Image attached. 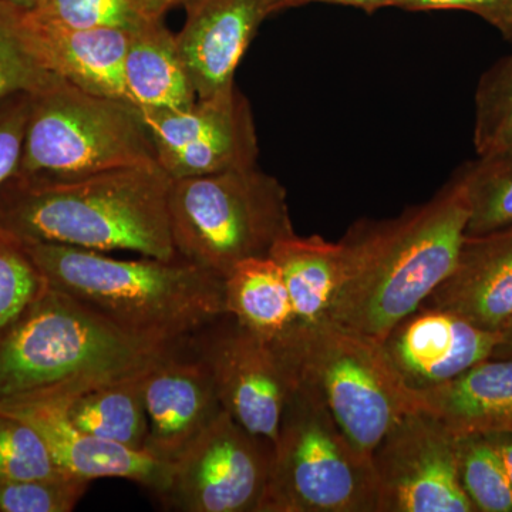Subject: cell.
<instances>
[{"mask_svg": "<svg viewBox=\"0 0 512 512\" xmlns=\"http://www.w3.org/2000/svg\"><path fill=\"white\" fill-rule=\"evenodd\" d=\"M400 8L407 10L457 9L476 13L501 33L510 18L511 0H402Z\"/></svg>", "mask_w": 512, "mask_h": 512, "instance_id": "obj_33", "label": "cell"}, {"mask_svg": "<svg viewBox=\"0 0 512 512\" xmlns=\"http://www.w3.org/2000/svg\"><path fill=\"white\" fill-rule=\"evenodd\" d=\"M29 111V93L0 100V185L18 170Z\"/></svg>", "mask_w": 512, "mask_h": 512, "instance_id": "obj_32", "label": "cell"}, {"mask_svg": "<svg viewBox=\"0 0 512 512\" xmlns=\"http://www.w3.org/2000/svg\"><path fill=\"white\" fill-rule=\"evenodd\" d=\"M427 410L456 437L512 434V359H490L441 386L423 390Z\"/></svg>", "mask_w": 512, "mask_h": 512, "instance_id": "obj_18", "label": "cell"}, {"mask_svg": "<svg viewBox=\"0 0 512 512\" xmlns=\"http://www.w3.org/2000/svg\"><path fill=\"white\" fill-rule=\"evenodd\" d=\"M507 39L512 40V0H511V9H510V18H508V25L507 29H505V32L503 33Z\"/></svg>", "mask_w": 512, "mask_h": 512, "instance_id": "obj_40", "label": "cell"}, {"mask_svg": "<svg viewBox=\"0 0 512 512\" xmlns=\"http://www.w3.org/2000/svg\"><path fill=\"white\" fill-rule=\"evenodd\" d=\"M461 487L476 512H512V485L497 448L485 434L457 437Z\"/></svg>", "mask_w": 512, "mask_h": 512, "instance_id": "obj_25", "label": "cell"}, {"mask_svg": "<svg viewBox=\"0 0 512 512\" xmlns=\"http://www.w3.org/2000/svg\"><path fill=\"white\" fill-rule=\"evenodd\" d=\"M185 2H188V0H185Z\"/></svg>", "mask_w": 512, "mask_h": 512, "instance_id": "obj_41", "label": "cell"}, {"mask_svg": "<svg viewBox=\"0 0 512 512\" xmlns=\"http://www.w3.org/2000/svg\"><path fill=\"white\" fill-rule=\"evenodd\" d=\"M148 433L144 453L174 466L222 412L207 363L185 338L161 350L143 379Z\"/></svg>", "mask_w": 512, "mask_h": 512, "instance_id": "obj_12", "label": "cell"}, {"mask_svg": "<svg viewBox=\"0 0 512 512\" xmlns=\"http://www.w3.org/2000/svg\"><path fill=\"white\" fill-rule=\"evenodd\" d=\"M470 220L460 171L431 200L346 235L348 268L326 322L383 343L457 264Z\"/></svg>", "mask_w": 512, "mask_h": 512, "instance_id": "obj_2", "label": "cell"}, {"mask_svg": "<svg viewBox=\"0 0 512 512\" xmlns=\"http://www.w3.org/2000/svg\"><path fill=\"white\" fill-rule=\"evenodd\" d=\"M491 443L497 448L500 453L501 460H503L505 471H507L508 478L512 485V434L508 433H494L485 434Z\"/></svg>", "mask_w": 512, "mask_h": 512, "instance_id": "obj_37", "label": "cell"}, {"mask_svg": "<svg viewBox=\"0 0 512 512\" xmlns=\"http://www.w3.org/2000/svg\"><path fill=\"white\" fill-rule=\"evenodd\" d=\"M161 165L83 175L23 174L0 185V231L25 242L178 258Z\"/></svg>", "mask_w": 512, "mask_h": 512, "instance_id": "obj_1", "label": "cell"}, {"mask_svg": "<svg viewBox=\"0 0 512 512\" xmlns=\"http://www.w3.org/2000/svg\"><path fill=\"white\" fill-rule=\"evenodd\" d=\"M55 77L37 56L25 13L0 3V100L35 93Z\"/></svg>", "mask_w": 512, "mask_h": 512, "instance_id": "obj_26", "label": "cell"}, {"mask_svg": "<svg viewBox=\"0 0 512 512\" xmlns=\"http://www.w3.org/2000/svg\"><path fill=\"white\" fill-rule=\"evenodd\" d=\"M335 3V5L355 6V8L365 9L367 12H373L387 6H397L400 8L402 0H279L281 10L293 8V6L308 5V3Z\"/></svg>", "mask_w": 512, "mask_h": 512, "instance_id": "obj_35", "label": "cell"}, {"mask_svg": "<svg viewBox=\"0 0 512 512\" xmlns=\"http://www.w3.org/2000/svg\"><path fill=\"white\" fill-rule=\"evenodd\" d=\"M134 5L151 20H163L164 13L177 5H184L185 0H133Z\"/></svg>", "mask_w": 512, "mask_h": 512, "instance_id": "obj_36", "label": "cell"}, {"mask_svg": "<svg viewBox=\"0 0 512 512\" xmlns=\"http://www.w3.org/2000/svg\"><path fill=\"white\" fill-rule=\"evenodd\" d=\"M497 346H495L493 356L495 359H512V318L507 320L500 329H498Z\"/></svg>", "mask_w": 512, "mask_h": 512, "instance_id": "obj_38", "label": "cell"}, {"mask_svg": "<svg viewBox=\"0 0 512 512\" xmlns=\"http://www.w3.org/2000/svg\"><path fill=\"white\" fill-rule=\"evenodd\" d=\"M45 0H0L3 5L12 6L23 13L35 12Z\"/></svg>", "mask_w": 512, "mask_h": 512, "instance_id": "obj_39", "label": "cell"}, {"mask_svg": "<svg viewBox=\"0 0 512 512\" xmlns=\"http://www.w3.org/2000/svg\"><path fill=\"white\" fill-rule=\"evenodd\" d=\"M370 463L379 512H476L458 478L457 437L427 410L397 421Z\"/></svg>", "mask_w": 512, "mask_h": 512, "instance_id": "obj_10", "label": "cell"}, {"mask_svg": "<svg viewBox=\"0 0 512 512\" xmlns=\"http://www.w3.org/2000/svg\"><path fill=\"white\" fill-rule=\"evenodd\" d=\"M225 312L278 352L298 326L284 274L272 256L241 262L224 279Z\"/></svg>", "mask_w": 512, "mask_h": 512, "instance_id": "obj_21", "label": "cell"}, {"mask_svg": "<svg viewBox=\"0 0 512 512\" xmlns=\"http://www.w3.org/2000/svg\"><path fill=\"white\" fill-rule=\"evenodd\" d=\"M478 156L512 153V110L481 140L474 141Z\"/></svg>", "mask_w": 512, "mask_h": 512, "instance_id": "obj_34", "label": "cell"}, {"mask_svg": "<svg viewBox=\"0 0 512 512\" xmlns=\"http://www.w3.org/2000/svg\"><path fill=\"white\" fill-rule=\"evenodd\" d=\"M26 421L39 431L57 466L70 476L126 478L161 495L170 483L173 466L161 463L143 451L97 439L77 430L64 417L57 403H40L0 412Z\"/></svg>", "mask_w": 512, "mask_h": 512, "instance_id": "obj_16", "label": "cell"}, {"mask_svg": "<svg viewBox=\"0 0 512 512\" xmlns=\"http://www.w3.org/2000/svg\"><path fill=\"white\" fill-rule=\"evenodd\" d=\"M161 350L49 286L0 336V412L66 402L138 372Z\"/></svg>", "mask_w": 512, "mask_h": 512, "instance_id": "obj_4", "label": "cell"}, {"mask_svg": "<svg viewBox=\"0 0 512 512\" xmlns=\"http://www.w3.org/2000/svg\"><path fill=\"white\" fill-rule=\"evenodd\" d=\"M272 451L224 410L174 464L158 498L181 512H261Z\"/></svg>", "mask_w": 512, "mask_h": 512, "instance_id": "obj_9", "label": "cell"}, {"mask_svg": "<svg viewBox=\"0 0 512 512\" xmlns=\"http://www.w3.org/2000/svg\"><path fill=\"white\" fill-rule=\"evenodd\" d=\"M190 339L210 369L225 412L274 447L282 413L296 384L288 363L229 313Z\"/></svg>", "mask_w": 512, "mask_h": 512, "instance_id": "obj_11", "label": "cell"}, {"mask_svg": "<svg viewBox=\"0 0 512 512\" xmlns=\"http://www.w3.org/2000/svg\"><path fill=\"white\" fill-rule=\"evenodd\" d=\"M498 330L474 325L446 309L421 305L382 343L397 372L417 392L457 379L493 356Z\"/></svg>", "mask_w": 512, "mask_h": 512, "instance_id": "obj_13", "label": "cell"}, {"mask_svg": "<svg viewBox=\"0 0 512 512\" xmlns=\"http://www.w3.org/2000/svg\"><path fill=\"white\" fill-rule=\"evenodd\" d=\"M49 447L26 421L0 413V484L62 476Z\"/></svg>", "mask_w": 512, "mask_h": 512, "instance_id": "obj_27", "label": "cell"}, {"mask_svg": "<svg viewBox=\"0 0 512 512\" xmlns=\"http://www.w3.org/2000/svg\"><path fill=\"white\" fill-rule=\"evenodd\" d=\"M160 165L141 111L55 77L30 94L18 173L83 175Z\"/></svg>", "mask_w": 512, "mask_h": 512, "instance_id": "obj_8", "label": "cell"}, {"mask_svg": "<svg viewBox=\"0 0 512 512\" xmlns=\"http://www.w3.org/2000/svg\"><path fill=\"white\" fill-rule=\"evenodd\" d=\"M25 16L37 56L50 73L84 92L128 101L124 59L133 32L66 28Z\"/></svg>", "mask_w": 512, "mask_h": 512, "instance_id": "obj_17", "label": "cell"}, {"mask_svg": "<svg viewBox=\"0 0 512 512\" xmlns=\"http://www.w3.org/2000/svg\"><path fill=\"white\" fill-rule=\"evenodd\" d=\"M92 481L62 474L0 484V512H70Z\"/></svg>", "mask_w": 512, "mask_h": 512, "instance_id": "obj_30", "label": "cell"}, {"mask_svg": "<svg viewBox=\"0 0 512 512\" xmlns=\"http://www.w3.org/2000/svg\"><path fill=\"white\" fill-rule=\"evenodd\" d=\"M423 305L500 329L512 318V227L466 235L453 272Z\"/></svg>", "mask_w": 512, "mask_h": 512, "instance_id": "obj_15", "label": "cell"}, {"mask_svg": "<svg viewBox=\"0 0 512 512\" xmlns=\"http://www.w3.org/2000/svg\"><path fill=\"white\" fill-rule=\"evenodd\" d=\"M47 288L23 242L0 231V336Z\"/></svg>", "mask_w": 512, "mask_h": 512, "instance_id": "obj_28", "label": "cell"}, {"mask_svg": "<svg viewBox=\"0 0 512 512\" xmlns=\"http://www.w3.org/2000/svg\"><path fill=\"white\" fill-rule=\"evenodd\" d=\"M178 53L197 99L235 86V70L259 26L281 10L279 0H188Z\"/></svg>", "mask_w": 512, "mask_h": 512, "instance_id": "obj_14", "label": "cell"}, {"mask_svg": "<svg viewBox=\"0 0 512 512\" xmlns=\"http://www.w3.org/2000/svg\"><path fill=\"white\" fill-rule=\"evenodd\" d=\"M259 147L251 104L245 99L237 111L207 136L158 156L173 180L201 177L255 167Z\"/></svg>", "mask_w": 512, "mask_h": 512, "instance_id": "obj_23", "label": "cell"}, {"mask_svg": "<svg viewBox=\"0 0 512 512\" xmlns=\"http://www.w3.org/2000/svg\"><path fill=\"white\" fill-rule=\"evenodd\" d=\"M30 15L73 29L137 32L151 22L133 0H45Z\"/></svg>", "mask_w": 512, "mask_h": 512, "instance_id": "obj_29", "label": "cell"}, {"mask_svg": "<svg viewBox=\"0 0 512 512\" xmlns=\"http://www.w3.org/2000/svg\"><path fill=\"white\" fill-rule=\"evenodd\" d=\"M512 110V53L484 73L476 93L474 141L481 140Z\"/></svg>", "mask_w": 512, "mask_h": 512, "instance_id": "obj_31", "label": "cell"}, {"mask_svg": "<svg viewBox=\"0 0 512 512\" xmlns=\"http://www.w3.org/2000/svg\"><path fill=\"white\" fill-rule=\"evenodd\" d=\"M261 512H379L372 463L306 383L282 413Z\"/></svg>", "mask_w": 512, "mask_h": 512, "instance_id": "obj_7", "label": "cell"}, {"mask_svg": "<svg viewBox=\"0 0 512 512\" xmlns=\"http://www.w3.org/2000/svg\"><path fill=\"white\" fill-rule=\"evenodd\" d=\"M271 256L284 274L298 325L326 322L348 268L345 241L293 234L279 241Z\"/></svg>", "mask_w": 512, "mask_h": 512, "instance_id": "obj_20", "label": "cell"}, {"mask_svg": "<svg viewBox=\"0 0 512 512\" xmlns=\"http://www.w3.org/2000/svg\"><path fill=\"white\" fill-rule=\"evenodd\" d=\"M147 366L57 404L77 430L144 453L148 420L143 379Z\"/></svg>", "mask_w": 512, "mask_h": 512, "instance_id": "obj_22", "label": "cell"}, {"mask_svg": "<svg viewBox=\"0 0 512 512\" xmlns=\"http://www.w3.org/2000/svg\"><path fill=\"white\" fill-rule=\"evenodd\" d=\"M168 212L177 254L224 279L295 234L284 185L256 165L173 180Z\"/></svg>", "mask_w": 512, "mask_h": 512, "instance_id": "obj_6", "label": "cell"}, {"mask_svg": "<svg viewBox=\"0 0 512 512\" xmlns=\"http://www.w3.org/2000/svg\"><path fill=\"white\" fill-rule=\"evenodd\" d=\"M22 242L50 288L151 348L190 338L227 313L224 278L183 256L116 259L69 245Z\"/></svg>", "mask_w": 512, "mask_h": 512, "instance_id": "obj_3", "label": "cell"}, {"mask_svg": "<svg viewBox=\"0 0 512 512\" xmlns=\"http://www.w3.org/2000/svg\"><path fill=\"white\" fill-rule=\"evenodd\" d=\"M127 100L140 110H181L197 94L178 53L177 37L163 20H151L131 33L124 59Z\"/></svg>", "mask_w": 512, "mask_h": 512, "instance_id": "obj_19", "label": "cell"}, {"mask_svg": "<svg viewBox=\"0 0 512 512\" xmlns=\"http://www.w3.org/2000/svg\"><path fill=\"white\" fill-rule=\"evenodd\" d=\"M478 157L460 170L470 204L466 235L512 227V153Z\"/></svg>", "mask_w": 512, "mask_h": 512, "instance_id": "obj_24", "label": "cell"}, {"mask_svg": "<svg viewBox=\"0 0 512 512\" xmlns=\"http://www.w3.org/2000/svg\"><path fill=\"white\" fill-rule=\"evenodd\" d=\"M278 353L369 460L397 421L427 410L423 394L404 382L382 343L352 330L329 322L298 325Z\"/></svg>", "mask_w": 512, "mask_h": 512, "instance_id": "obj_5", "label": "cell"}]
</instances>
